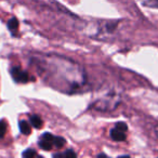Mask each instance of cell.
<instances>
[{
  "mask_svg": "<svg viewBox=\"0 0 158 158\" xmlns=\"http://www.w3.org/2000/svg\"><path fill=\"white\" fill-rule=\"evenodd\" d=\"M29 123H31V126L36 128H41L42 127V120L38 115H31L29 117Z\"/></svg>",
  "mask_w": 158,
  "mask_h": 158,
  "instance_id": "obj_7",
  "label": "cell"
},
{
  "mask_svg": "<svg viewBox=\"0 0 158 158\" xmlns=\"http://www.w3.org/2000/svg\"><path fill=\"white\" fill-rule=\"evenodd\" d=\"M6 130H7V125H6L5 121L0 120V138H2L6 133Z\"/></svg>",
  "mask_w": 158,
  "mask_h": 158,
  "instance_id": "obj_11",
  "label": "cell"
},
{
  "mask_svg": "<svg viewBox=\"0 0 158 158\" xmlns=\"http://www.w3.org/2000/svg\"><path fill=\"white\" fill-rule=\"evenodd\" d=\"M8 27H9V29L10 31L13 33L14 31H16L18 29V27H19V22L16 21V19H11V20L8 22Z\"/></svg>",
  "mask_w": 158,
  "mask_h": 158,
  "instance_id": "obj_8",
  "label": "cell"
},
{
  "mask_svg": "<svg viewBox=\"0 0 158 158\" xmlns=\"http://www.w3.org/2000/svg\"><path fill=\"white\" fill-rule=\"evenodd\" d=\"M31 64L53 89L63 93L79 92L86 85L85 70L78 63L56 54L35 55Z\"/></svg>",
  "mask_w": 158,
  "mask_h": 158,
  "instance_id": "obj_1",
  "label": "cell"
},
{
  "mask_svg": "<svg viewBox=\"0 0 158 158\" xmlns=\"http://www.w3.org/2000/svg\"><path fill=\"white\" fill-rule=\"evenodd\" d=\"M127 131H128V126L126 125V123L119 121L110 130V138L114 141H116V142H123L127 138Z\"/></svg>",
  "mask_w": 158,
  "mask_h": 158,
  "instance_id": "obj_2",
  "label": "cell"
},
{
  "mask_svg": "<svg viewBox=\"0 0 158 158\" xmlns=\"http://www.w3.org/2000/svg\"><path fill=\"white\" fill-rule=\"evenodd\" d=\"M37 156V153H36L34 149H26V151L23 153V157H27V158H31V157H35Z\"/></svg>",
  "mask_w": 158,
  "mask_h": 158,
  "instance_id": "obj_10",
  "label": "cell"
},
{
  "mask_svg": "<svg viewBox=\"0 0 158 158\" xmlns=\"http://www.w3.org/2000/svg\"><path fill=\"white\" fill-rule=\"evenodd\" d=\"M11 75L15 81L26 82L27 80H28V75H27L24 70H21L20 68H13V69L11 70Z\"/></svg>",
  "mask_w": 158,
  "mask_h": 158,
  "instance_id": "obj_4",
  "label": "cell"
},
{
  "mask_svg": "<svg viewBox=\"0 0 158 158\" xmlns=\"http://www.w3.org/2000/svg\"><path fill=\"white\" fill-rule=\"evenodd\" d=\"M140 5L146 8H152V9H158V0H136Z\"/></svg>",
  "mask_w": 158,
  "mask_h": 158,
  "instance_id": "obj_5",
  "label": "cell"
},
{
  "mask_svg": "<svg viewBox=\"0 0 158 158\" xmlns=\"http://www.w3.org/2000/svg\"><path fill=\"white\" fill-rule=\"evenodd\" d=\"M156 133H157V135H158V127L156 128Z\"/></svg>",
  "mask_w": 158,
  "mask_h": 158,
  "instance_id": "obj_12",
  "label": "cell"
},
{
  "mask_svg": "<svg viewBox=\"0 0 158 158\" xmlns=\"http://www.w3.org/2000/svg\"><path fill=\"white\" fill-rule=\"evenodd\" d=\"M39 146L46 151H50L52 147H55V136L50 133H44L39 139Z\"/></svg>",
  "mask_w": 158,
  "mask_h": 158,
  "instance_id": "obj_3",
  "label": "cell"
},
{
  "mask_svg": "<svg viewBox=\"0 0 158 158\" xmlns=\"http://www.w3.org/2000/svg\"><path fill=\"white\" fill-rule=\"evenodd\" d=\"M55 157H62V156H65V157H76V153H75L74 151H72V149H68V151H66L65 153H62V154H56V155H54Z\"/></svg>",
  "mask_w": 158,
  "mask_h": 158,
  "instance_id": "obj_9",
  "label": "cell"
},
{
  "mask_svg": "<svg viewBox=\"0 0 158 158\" xmlns=\"http://www.w3.org/2000/svg\"><path fill=\"white\" fill-rule=\"evenodd\" d=\"M19 127H20V130L23 134H29L31 131V123L26 120H22L20 121L19 123Z\"/></svg>",
  "mask_w": 158,
  "mask_h": 158,
  "instance_id": "obj_6",
  "label": "cell"
}]
</instances>
